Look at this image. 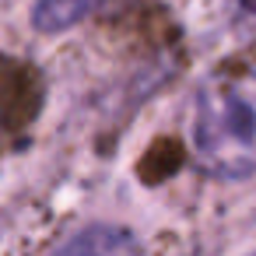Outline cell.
I'll use <instances>...</instances> for the list:
<instances>
[{"mask_svg":"<svg viewBox=\"0 0 256 256\" xmlns=\"http://www.w3.org/2000/svg\"><path fill=\"white\" fill-rule=\"evenodd\" d=\"M200 168L221 179L256 172V70L221 67L204 78L190 126Z\"/></svg>","mask_w":256,"mask_h":256,"instance_id":"cell-1","label":"cell"},{"mask_svg":"<svg viewBox=\"0 0 256 256\" xmlns=\"http://www.w3.org/2000/svg\"><path fill=\"white\" fill-rule=\"evenodd\" d=\"M53 256H144V249L126 228L92 224L74 238H67Z\"/></svg>","mask_w":256,"mask_h":256,"instance_id":"cell-2","label":"cell"},{"mask_svg":"<svg viewBox=\"0 0 256 256\" xmlns=\"http://www.w3.org/2000/svg\"><path fill=\"white\" fill-rule=\"evenodd\" d=\"M106 0H39L36 11H32V25L46 36L67 32L78 22H84L88 14H95Z\"/></svg>","mask_w":256,"mask_h":256,"instance_id":"cell-3","label":"cell"},{"mask_svg":"<svg viewBox=\"0 0 256 256\" xmlns=\"http://www.w3.org/2000/svg\"><path fill=\"white\" fill-rule=\"evenodd\" d=\"M249 256H256V249H252V252H249Z\"/></svg>","mask_w":256,"mask_h":256,"instance_id":"cell-4","label":"cell"}]
</instances>
